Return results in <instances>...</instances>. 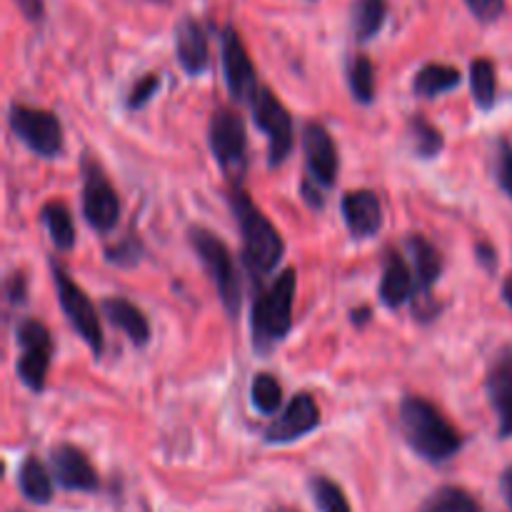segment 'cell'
Returning <instances> with one entry per match:
<instances>
[{"label":"cell","mask_w":512,"mask_h":512,"mask_svg":"<svg viewBox=\"0 0 512 512\" xmlns=\"http://www.w3.org/2000/svg\"><path fill=\"white\" fill-rule=\"evenodd\" d=\"M100 310H103L105 318H108L115 328L123 330V333L128 335V338L133 340V345H138V348L150 340L148 318H145L143 310H140L135 303H130L128 298H118V295L105 298L103 305H100Z\"/></svg>","instance_id":"ffe728a7"},{"label":"cell","mask_w":512,"mask_h":512,"mask_svg":"<svg viewBox=\"0 0 512 512\" xmlns=\"http://www.w3.org/2000/svg\"><path fill=\"white\" fill-rule=\"evenodd\" d=\"M230 208L238 220L240 235H243V263L248 265L250 275L260 280L263 275L273 273L285 255V243L275 225L255 208L243 188H233L230 193Z\"/></svg>","instance_id":"7a4b0ae2"},{"label":"cell","mask_w":512,"mask_h":512,"mask_svg":"<svg viewBox=\"0 0 512 512\" xmlns=\"http://www.w3.org/2000/svg\"><path fill=\"white\" fill-rule=\"evenodd\" d=\"M8 298L13 300V303H23L25 300V278L23 275H13V278L8 280Z\"/></svg>","instance_id":"d590c367"},{"label":"cell","mask_w":512,"mask_h":512,"mask_svg":"<svg viewBox=\"0 0 512 512\" xmlns=\"http://www.w3.org/2000/svg\"><path fill=\"white\" fill-rule=\"evenodd\" d=\"M140 255H143V245H140L135 235H128V238H123L113 248H105V260L120 265V268H133L135 263H140Z\"/></svg>","instance_id":"4dcf8cb0"},{"label":"cell","mask_w":512,"mask_h":512,"mask_svg":"<svg viewBox=\"0 0 512 512\" xmlns=\"http://www.w3.org/2000/svg\"><path fill=\"white\" fill-rule=\"evenodd\" d=\"M420 512H480L478 500L463 488L455 485H445V488L435 490L428 500H425Z\"/></svg>","instance_id":"484cf974"},{"label":"cell","mask_w":512,"mask_h":512,"mask_svg":"<svg viewBox=\"0 0 512 512\" xmlns=\"http://www.w3.org/2000/svg\"><path fill=\"white\" fill-rule=\"evenodd\" d=\"M388 3L385 0H355L353 3V28L355 38L370 40L383 30Z\"/></svg>","instance_id":"cb8c5ba5"},{"label":"cell","mask_w":512,"mask_h":512,"mask_svg":"<svg viewBox=\"0 0 512 512\" xmlns=\"http://www.w3.org/2000/svg\"><path fill=\"white\" fill-rule=\"evenodd\" d=\"M495 178L512 198V145L505 138L498 140V150H495Z\"/></svg>","instance_id":"1f68e13d"},{"label":"cell","mask_w":512,"mask_h":512,"mask_svg":"<svg viewBox=\"0 0 512 512\" xmlns=\"http://www.w3.org/2000/svg\"><path fill=\"white\" fill-rule=\"evenodd\" d=\"M8 123L15 138L40 158H55L63 150V125L50 110L13 103L8 110Z\"/></svg>","instance_id":"8992f818"},{"label":"cell","mask_w":512,"mask_h":512,"mask_svg":"<svg viewBox=\"0 0 512 512\" xmlns=\"http://www.w3.org/2000/svg\"><path fill=\"white\" fill-rule=\"evenodd\" d=\"M275 512H293V510H285V508H280V510H275Z\"/></svg>","instance_id":"ab89813d"},{"label":"cell","mask_w":512,"mask_h":512,"mask_svg":"<svg viewBox=\"0 0 512 512\" xmlns=\"http://www.w3.org/2000/svg\"><path fill=\"white\" fill-rule=\"evenodd\" d=\"M460 85V70L453 65L443 63H428L425 68L418 70L413 80V90L420 98H435L448 90L458 88Z\"/></svg>","instance_id":"7402d4cb"},{"label":"cell","mask_w":512,"mask_h":512,"mask_svg":"<svg viewBox=\"0 0 512 512\" xmlns=\"http://www.w3.org/2000/svg\"><path fill=\"white\" fill-rule=\"evenodd\" d=\"M18 338V378L30 393H43L48 378L53 338L40 320H20L15 328Z\"/></svg>","instance_id":"ba28073f"},{"label":"cell","mask_w":512,"mask_h":512,"mask_svg":"<svg viewBox=\"0 0 512 512\" xmlns=\"http://www.w3.org/2000/svg\"><path fill=\"white\" fill-rule=\"evenodd\" d=\"M175 58L188 75H200L208 68V35L195 18L185 15L175 25Z\"/></svg>","instance_id":"e0dca14e"},{"label":"cell","mask_w":512,"mask_h":512,"mask_svg":"<svg viewBox=\"0 0 512 512\" xmlns=\"http://www.w3.org/2000/svg\"><path fill=\"white\" fill-rule=\"evenodd\" d=\"M478 260L485 265V268L493 270L495 268V250L490 248L488 243H480L478 245Z\"/></svg>","instance_id":"8d00e7d4"},{"label":"cell","mask_w":512,"mask_h":512,"mask_svg":"<svg viewBox=\"0 0 512 512\" xmlns=\"http://www.w3.org/2000/svg\"><path fill=\"white\" fill-rule=\"evenodd\" d=\"M40 220H43V225L48 228L50 240H53V245L60 250V253L73 250L75 225H73V215H70L68 205L60 203V200L45 203L43 210H40Z\"/></svg>","instance_id":"603a6c76"},{"label":"cell","mask_w":512,"mask_h":512,"mask_svg":"<svg viewBox=\"0 0 512 512\" xmlns=\"http://www.w3.org/2000/svg\"><path fill=\"white\" fill-rule=\"evenodd\" d=\"M15 5H18L20 13L28 20L43 18V0H15Z\"/></svg>","instance_id":"e575fe53"},{"label":"cell","mask_w":512,"mask_h":512,"mask_svg":"<svg viewBox=\"0 0 512 512\" xmlns=\"http://www.w3.org/2000/svg\"><path fill=\"white\" fill-rule=\"evenodd\" d=\"M255 125L268 135V163L280 165L293 150V118L288 108L273 95V90L260 85L255 98L250 100Z\"/></svg>","instance_id":"9c48e42d"},{"label":"cell","mask_w":512,"mask_h":512,"mask_svg":"<svg viewBox=\"0 0 512 512\" xmlns=\"http://www.w3.org/2000/svg\"><path fill=\"white\" fill-rule=\"evenodd\" d=\"M340 208L353 238L368 240L383 228V203L373 190H350L345 193Z\"/></svg>","instance_id":"2e32d148"},{"label":"cell","mask_w":512,"mask_h":512,"mask_svg":"<svg viewBox=\"0 0 512 512\" xmlns=\"http://www.w3.org/2000/svg\"><path fill=\"white\" fill-rule=\"evenodd\" d=\"M488 398L498 415L500 438L512 435V350H503L488 373Z\"/></svg>","instance_id":"ac0fdd59"},{"label":"cell","mask_w":512,"mask_h":512,"mask_svg":"<svg viewBox=\"0 0 512 512\" xmlns=\"http://www.w3.org/2000/svg\"><path fill=\"white\" fill-rule=\"evenodd\" d=\"M500 490H503L505 503H508L510 510H512V465H510L508 470H505L503 478H500Z\"/></svg>","instance_id":"74e56055"},{"label":"cell","mask_w":512,"mask_h":512,"mask_svg":"<svg viewBox=\"0 0 512 512\" xmlns=\"http://www.w3.org/2000/svg\"><path fill=\"white\" fill-rule=\"evenodd\" d=\"M208 140L220 170L230 180L243 178L248 168V135H245L243 118L235 110L218 108L210 118Z\"/></svg>","instance_id":"5b68a950"},{"label":"cell","mask_w":512,"mask_h":512,"mask_svg":"<svg viewBox=\"0 0 512 512\" xmlns=\"http://www.w3.org/2000/svg\"><path fill=\"white\" fill-rule=\"evenodd\" d=\"M310 495H313L320 512H353L343 488L338 483H333L330 478H323V475L310 480Z\"/></svg>","instance_id":"f546056e"},{"label":"cell","mask_w":512,"mask_h":512,"mask_svg":"<svg viewBox=\"0 0 512 512\" xmlns=\"http://www.w3.org/2000/svg\"><path fill=\"white\" fill-rule=\"evenodd\" d=\"M250 398H253L255 410H260L263 415H275L280 410V405H283V388L275 380V375L260 373L255 375Z\"/></svg>","instance_id":"f1b7e54d"},{"label":"cell","mask_w":512,"mask_h":512,"mask_svg":"<svg viewBox=\"0 0 512 512\" xmlns=\"http://www.w3.org/2000/svg\"><path fill=\"white\" fill-rule=\"evenodd\" d=\"M50 465H53V478L58 480L63 490H78V493H95L98 490L100 480L93 463L75 445H55L53 453H50Z\"/></svg>","instance_id":"9a60e30c"},{"label":"cell","mask_w":512,"mask_h":512,"mask_svg":"<svg viewBox=\"0 0 512 512\" xmlns=\"http://www.w3.org/2000/svg\"><path fill=\"white\" fill-rule=\"evenodd\" d=\"M220 55H223V73L228 93L238 103H248L255 98L260 90L258 75H255L253 60H250L248 50H245L243 38L235 28H225L220 35Z\"/></svg>","instance_id":"8fae6325"},{"label":"cell","mask_w":512,"mask_h":512,"mask_svg":"<svg viewBox=\"0 0 512 512\" xmlns=\"http://www.w3.org/2000/svg\"><path fill=\"white\" fill-rule=\"evenodd\" d=\"M305 165H308L310 183L318 188H333L338 178V150L333 138L320 123H308L303 128Z\"/></svg>","instance_id":"4fadbf2b"},{"label":"cell","mask_w":512,"mask_h":512,"mask_svg":"<svg viewBox=\"0 0 512 512\" xmlns=\"http://www.w3.org/2000/svg\"><path fill=\"white\" fill-rule=\"evenodd\" d=\"M348 83L350 90H353V98L358 103L370 105L375 98V68L370 63V58L365 55H355L353 63H350L348 70Z\"/></svg>","instance_id":"83f0119b"},{"label":"cell","mask_w":512,"mask_h":512,"mask_svg":"<svg viewBox=\"0 0 512 512\" xmlns=\"http://www.w3.org/2000/svg\"><path fill=\"white\" fill-rule=\"evenodd\" d=\"M410 255L415 260V278H418V293H415V318L430 323L433 315L438 313V303L433 300V285L438 283L440 273H443V260L435 250L433 243H428L420 235H413L408 240Z\"/></svg>","instance_id":"7c38bea8"},{"label":"cell","mask_w":512,"mask_h":512,"mask_svg":"<svg viewBox=\"0 0 512 512\" xmlns=\"http://www.w3.org/2000/svg\"><path fill=\"white\" fill-rule=\"evenodd\" d=\"M318 425H320L318 403H315L308 393H298L293 400H290L285 413L265 428V443H273V445L293 443V440H300L303 435L313 433Z\"/></svg>","instance_id":"5bb4252c"},{"label":"cell","mask_w":512,"mask_h":512,"mask_svg":"<svg viewBox=\"0 0 512 512\" xmlns=\"http://www.w3.org/2000/svg\"><path fill=\"white\" fill-rule=\"evenodd\" d=\"M18 488L23 498L33 505H48L53 500V478L40 458L28 455L18 468Z\"/></svg>","instance_id":"44dd1931"},{"label":"cell","mask_w":512,"mask_h":512,"mask_svg":"<svg viewBox=\"0 0 512 512\" xmlns=\"http://www.w3.org/2000/svg\"><path fill=\"white\" fill-rule=\"evenodd\" d=\"M158 88H160L158 75H145V78H140L138 83L133 85V90H130L128 100H125V105H128V110L143 108V105L148 103L150 98H153L155 90H158Z\"/></svg>","instance_id":"d6a6232c"},{"label":"cell","mask_w":512,"mask_h":512,"mask_svg":"<svg viewBox=\"0 0 512 512\" xmlns=\"http://www.w3.org/2000/svg\"><path fill=\"white\" fill-rule=\"evenodd\" d=\"M53 270V283H55V293H58V303L63 308L65 318L70 320V325L75 328V333L85 340L93 355L103 353V328H100V318L95 305L90 303V298L85 295L83 288L70 280L68 270L63 265L53 263L50 265Z\"/></svg>","instance_id":"52a82bcc"},{"label":"cell","mask_w":512,"mask_h":512,"mask_svg":"<svg viewBox=\"0 0 512 512\" xmlns=\"http://www.w3.org/2000/svg\"><path fill=\"white\" fill-rule=\"evenodd\" d=\"M293 298H295V270L285 268L270 288L258 293L250 315L255 350L265 353L290 333L293 325Z\"/></svg>","instance_id":"3957f363"},{"label":"cell","mask_w":512,"mask_h":512,"mask_svg":"<svg viewBox=\"0 0 512 512\" xmlns=\"http://www.w3.org/2000/svg\"><path fill=\"white\" fill-rule=\"evenodd\" d=\"M83 215L98 233H110L120 218V198L100 165H83Z\"/></svg>","instance_id":"30bf717a"},{"label":"cell","mask_w":512,"mask_h":512,"mask_svg":"<svg viewBox=\"0 0 512 512\" xmlns=\"http://www.w3.org/2000/svg\"><path fill=\"white\" fill-rule=\"evenodd\" d=\"M470 90L478 108L490 110L498 95V80H495V65L488 58H475L470 65Z\"/></svg>","instance_id":"d4e9b609"},{"label":"cell","mask_w":512,"mask_h":512,"mask_svg":"<svg viewBox=\"0 0 512 512\" xmlns=\"http://www.w3.org/2000/svg\"><path fill=\"white\" fill-rule=\"evenodd\" d=\"M503 298H505V303H508L510 308H512V278L505 280V285H503Z\"/></svg>","instance_id":"f35d334b"},{"label":"cell","mask_w":512,"mask_h":512,"mask_svg":"<svg viewBox=\"0 0 512 512\" xmlns=\"http://www.w3.org/2000/svg\"><path fill=\"white\" fill-rule=\"evenodd\" d=\"M410 140H413L415 153L425 160L435 158L445 145L443 133L423 115H413V120H410Z\"/></svg>","instance_id":"4316f807"},{"label":"cell","mask_w":512,"mask_h":512,"mask_svg":"<svg viewBox=\"0 0 512 512\" xmlns=\"http://www.w3.org/2000/svg\"><path fill=\"white\" fill-rule=\"evenodd\" d=\"M468 8L473 10V15L483 23H493L500 13H503L505 0H465Z\"/></svg>","instance_id":"836d02e7"},{"label":"cell","mask_w":512,"mask_h":512,"mask_svg":"<svg viewBox=\"0 0 512 512\" xmlns=\"http://www.w3.org/2000/svg\"><path fill=\"white\" fill-rule=\"evenodd\" d=\"M400 428L410 448L430 463H445L463 448V435L430 400L418 395L400 403Z\"/></svg>","instance_id":"6da1fadb"},{"label":"cell","mask_w":512,"mask_h":512,"mask_svg":"<svg viewBox=\"0 0 512 512\" xmlns=\"http://www.w3.org/2000/svg\"><path fill=\"white\" fill-rule=\"evenodd\" d=\"M188 238L195 255L200 258V263L205 265L208 275L213 278L215 290L220 295V303L228 310L230 318H235L240 313V305H243V288H240V275L228 245L213 230L200 228V225L190 228Z\"/></svg>","instance_id":"277c9868"},{"label":"cell","mask_w":512,"mask_h":512,"mask_svg":"<svg viewBox=\"0 0 512 512\" xmlns=\"http://www.w3.org/2000/svg\"><path fill=\"white\" fill-rule=\"evenodd\" d=\"M378 295L385 308H400V305L410 300V295H413V273H410L403 255L388 253Z\"/></svg>","instance_id":"d6986e66"}]
</instances>
